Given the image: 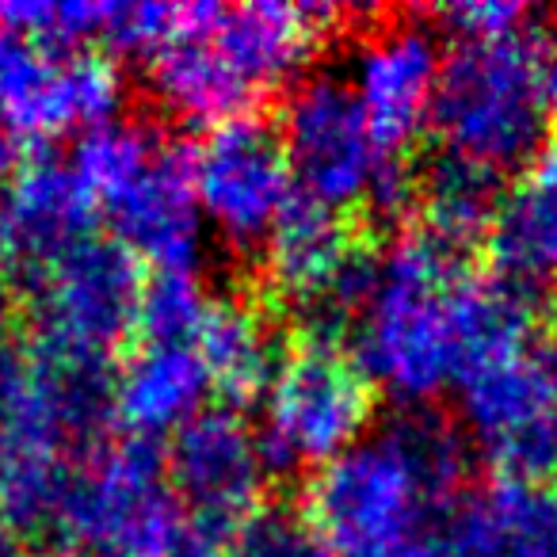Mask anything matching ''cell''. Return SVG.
<instances>
[{
    "label": "cell",
    "instance_id": "obj_11",
    "mask_svg": "<svg viewBox=\"0 0 557 557\" xmlns=\"http://www.w3.org/2000/svg\"><path fill=\"white\" fill-rule=\"evenodd\" d=\"M458 428L473 458L504 481H549L557 473V386L539 348L462 374Z\"/></svg>",
    "mask_w": 557,
    "mask_h": 557
},
{
    "label": "cell",
    "instance_id": "obj_2",
    "mask_svg": "<svg viewBox=\"0 0 557 557\" xmlns=\"http://www.w3.org/2000/svg\"><path fill=\"white\" fill-rule=\"evenodd\" d=\"M470 275L462 248L409 222L371 252V278L348 329V348L397 409H424L458 386L455 295Z\"/></svg>",
    "mask_w": 557,
    "mask_h": 557
},
{
    "label": "cell",
    "instance_id": "obj_22",
    "mask_svg": "<svg viewBox=\"0 0 557 557\" xmlns=\"http://www.w3.org/2000/svg\"><path fill=\"white\" fill-rule=\"evenodd\" d=\"M214 295L199 271H157L146 278V295L138 310V333L149 341H187L195 344Z\"/></svg>",
    "mask_w": 557,
    "mask_h": 557
},
{
    "label": "cell",
    "instance_id": "obj_16",
    "mask_svg": "<svg viewBox=\"0 0 557 557\" xmlns=\"http://www.w3.org/2000/svg\"><path fill=\"white\" fill-rule=\"evenodd\" d=\"M493 271L546 302L557 295V134L508 180L485 233Z\"/></svg>",
    "mask_w": 557,
    "mask_h": 557
},
{
    "label": "cell",
    "instance_id": "obj_13",
    "mask_svg": "<svg viewBox=\"0 0 557 557\" xmlns=\"http://www.w3.org/2000/svg\"><path fill=\"white\" fill-rule=\"evenodd\" d=\"M443 54L440 32L420 20L374 24L351 47L344 77L389 157H405L420 134L432 131Z\"/></svg>",
    "mask_w": 557,
    "mask_h": 557
},
{
    "label": "cell",
    "instance_id": "obj_1",
    "mask_svg": "<svg viewBox=\"0 0 557 557\" xmlns=\"http://www.w3.org/2000/svg\"><path fill=\"white\" fill-rule=\"evenodd\" d=\"M473 450L440 409H394L310 473L306 519L333 557H389L443 531L466 500Z\"/></svg>",
    "mask_w": 557,
    "mask_h": 557
},
{
    "label": "cell",
    "instance_id": "obj_29",
    "mask_svg": "<svg viewBox=\"0 0 557 557\" xmlns=\"http://www.w3.org/2000/svg\"><path fill=\"white\" fill-rule=\"evenodd\" d=\"M16 356H20V336H16V329H12L9 310L0 306V382L9 379L12 363H16Z\"/></svg>",
    "mask_w": 557,
    "mask_h": 557
},
{
    "label": "cell",
    "instance_id": "obj_10",
    "mask_svg": "<svg viewBox=\"0 0 557 557\" xmlns=\"http://www.w3.org/2000/svg\"><path fill=\"white\" fill-rule=\"evenodd\" d=\"M275 131L287 149L298 195L341 214L363 207L374 176L389 161L348 77L333 70L306 73L287 88Z\"/></svg>",
    "mask_w": 557,
    "mask_h": 557
},
{
    "label": "cell",
    "instance_id": "obj_28",
    "mask_svg": "<svg viewBox=\"0 0 557 557\" xmlns=\"http://www.w3.org/2000/svg\"><path fill=\"white\" fill-rule=\"evenodd\" d=\"M16 161H20L16 146L0 138V199H4V187H9V176H12V169H16ZM4 271H9V245H4V222H0V275H4Z\"/></svg>",
    "mask_w": 557,
    "mask_h": 557
},
{
    "label": "cell",
    "instance_id": "obj_15",
    "mask_svg": "<svg viewBox=\"0 0 557 557\" xmlns=\"http://www.w3.org/2000/svg\"><path fill=\"white\" fill-rule=\"evenodd\" d=\"M210 379L199 348L187 341L134 336L115 363V424L138 440H169L210 401Z\"/></svg>",
    "mask_w": 557,
    "mask_h": 557
},
{
    "label": "cell",
    "instance_id": "obj_18",
    "mask_svg": "<svg viewBox=\"0 0 557 557\" xmlns=\"http://www.w3.org/2000/svg\"><path fill=\"white\" fill-rule=\"evenodd\" d=\"M458 557H557V485L504 481L470 488L450 516Z\"/></svg>",
    "mask_w": 557,
    "mask_h": 557
},
{
    "label": "cell",
    "instance_id": "obj_19",
    "mask_svg": "<svg viewBox=\"0 0 557 557\" xmlns=\"http://www.w3.org/2000/svg\"><path fill=\"white\" fill-rule=\"evenodd\" d=\"M195 348L207 367L214 405L240 409L248 401H260L287 344H278V333L263 306L248 298L214 295L207 321L195 336Z\"/></svg>",
    "mask_w": 557,
    "mask_h": 557
},
{
    "label": "cell",
    "instance_id": "obj_31",
    "mask_svg": "<svg viewBox=\"0 0 557 557\" xmlns=\"http://www.w3.org/2000/svg\"><path fill=\"white\" fill-rule=\"evenodd\" d=\"M539 356H542V363H546L549 379H554V386H557V321L546 329V336H542V344H539Z\"/></svg>",
    "mask_w": 557,
    "mask_h": 557
},
{
    "label": "cell",
    "instance_id": "obj_23",
    "mask_svg": "<svg viewBox=\"0 0 557 557\" xmlns=\"http://www.w3.org/2000/svg\"><path fill=\"white\" fill-rule=\"evenodd\" d=\"M230 557H333L306 511L287 504H263L240 527L225 534Z\"/></svg>",
    "mask_w": 557,
    "mask_h": 557
},
{
    "label": "cell",
    "instance_id": "obj_8",
    "mask_svg": "<svg viewBox=\"0 0 557 557\" xmlns=\"http://www.w3.org/2000/svg\"><path fill=\"white\" fill-rule=\"evenodd\" d=\"M187 176L202 225L237 252H260L298 199L283 138L256 111L207 126L187 149Z\"/></svg>",
    "mask_w": 557,
    "mask_h": 557
},
{
    "label": "cell",
    "instance_id": "obj_4",
    "mask_svg": "<svg viewBox=\"0 0 557 557\" xmlns=\"http://www.w3.org/2000/svg\"><path fill=\"white\" fill-rule=\"evenodd\" d=\"M111 237L146 271H199L202 225L187 176V149L172 146L157 126L108 119L81 134L70 153Z\"/></svg>",
    "mask_w": 557,
    "mask_h": 557
},
{
    "label": "cell",
    "instance_id": "obj_9",
    "mask_svg": "<svg viewBox=\"0 0 557 557\" xmlns=\"http://www.w3.org/2000/svg\"><path fill=\"white\" fill-rule=\"evenodd\" d=\"M146 268L115 237H88L70 256L24 283L32 341L81 356L115 359L138 333Z\"/></svg>",
    "mask_w": 557,
    "mask_h": 557
},
{
    "label": "cell",
    "instance_id": "obj_26",
    "mask_svg": "<svg viewBox=\"0 0 557 557\" xmlns=\"http://www.w3.org/2000/svg\"><path fill=\"white\" fill-rule=\"evenodd\" d=\"M141 557H230V554H225L222 531H210V527L180 516Z\"/></svg>",
    "mask_w": 557,
    "mask_h": 557
},
{
    "label": "cell",
    "instance_id": "obj_12",
    "mask_svg": "<svg viewBox=\"0 0 557 557\" xmlns=\"http://www.w3.org/2000/svg\"><path fill=\"white\" fill-rule=\"evenodd\" d=\"M172 500L187 519L230 534L256 508L271 481V462L256 424L230 405H207L164 443Z\"/></svg>",
    "mask_w": 557,
    "mask_h": 557
},
{
    "label": "cell",
    "instance_id": "obj_7",
    "mask_svg": "<svg viewBox=\"0 0 557 557\" xmlns=\"http://www.w3.org/2000/svg\"><path fill=\"white\" fill-rule=\"evenodd\" d=\"M271 298L298 318V336L348 344L371 278V252L359 245L348 214L298 195L260 248Z\"/></svg>",
    "mask_w": 557,
    "mask_h": 557
},
{
    "label": "cell",
    "instance_id": "obj_27",
    "mask_svg": "<svg viewBox=\"0 0 557 557\" xmlns=\"http://www.w3.org/2000/svg\"><path fill=\"white\" fill-rule=\"evenodd\" d=\"M35 54V42L27 35H20L9 20L0 16V119L9 111L12 96H16V85L24 77L27 62Z\"/></svg>",
    "mask_w": 557,
    "mask_h": 557
},
{
    "label": "cell",
    "instance_id": "obj_30",
    "mask_svg": "<svg viewBox=\"0 0 557 557\" xmlns=\"http://www.w3.org/2000/svg\"><path fill=\"white\" fill-rule=\"evenodd\" d=\"M0 557H35L32 546H27V534L9 527L0 519Z\"/></svg>",
    "mask_w": 557,
    "mask_h": 557
},
{
    "label": "cell",
    "instance_id": "obj_32",
    "mask_svg": "<svg viewBox=\"0 0 557 557\" xmlns=\"http://www.w3.org/2000/svg\"><path fill=\"white\" fill-rule=\"evenodd\" d=\"M62 557H100V554H77V549H65Z\"/></svg>",
    "mask_w": 557,
    "mask_h": 557
},
{
    "label": "cell",
    "instance_id": "obj_24",
    "mask_svg": "<svg viewBox=\"0 0 557 557\" xmlns=\"http://www.w3.org/2000/svg\"><path fill=\"white\" fill-rule=\"evenodd\" d=\"M184 4H157V0H103V54L153 58L172 39Z\"/></svg>",
    "mask_w": 557,
    "mask_h": 557
},
{
    "label": "cell",
    "instance_id": "obj_21",
    "mask_svg": "<svg viewBox=\"0 0 557 557\" xmlns=\"http://www.w3.org/2000/svg\"><path fill=\"white\" fill-rule=\"evenodd\" d=\"M504 187H508V180L496 176L485 164L466 161L450 149H435L424 164H417L412 222L466 252L473 240L485 245Z\"/></svg>",
    "mask_w": 557,
    "mask_h": 557
},
{
    "label": "cell",
    "instance_id": "obj_3",
    "mask_svg": "<svg viewBox=\"0 0 557 557\" xmlns=\"http://www.w3.org/2000/svg\"><path fill=\"white\" fill-rule=\"evenodd\" d=\"M557 27L539 16L504 39L450 42L432 131L440 149L511 180L554 138Z\"/></svg>",
    "mask_w": 557,
    "mask_h": 557
},
{
    "label": "cell",
    "instance_id": "obj_20",
    "mask_svg": "<svg viewBox=\"0 0 557 557\" xmlns=\"http://www.w3.org/2000/svg\"><path fill=\"white\" fill-rule=\"evenodd\" d=\"M542 333V298L523 290L511 278L485 271L466 275L455 295V336L462 374L500 359L523 356L539 348ZM458 374V379H462Z\"/></svg>",
    "mask_w": 557,
    "mask_h": 557
},
{
    "label": "cell",
    "instance_id": "obj_6",
    "mask_svg": "<svg viewBox=\"0 0 557 557\" xmlns=\"http://www.w3.org/2000/svg\"><path fill=\"white\" fill-rule=\"evenodd\" d=\"M180 516L161 443L123 432L73 462L50 534L77 554L141 557Z\"/></svg>",
    "mask_w": 557,
    "mask_h": 557
},
{
    "label": "cell",
    "instance_id": "obj_14",
    "mask_svg": "<svg viewBox=\"0 0 557 557\" xmlns=\"http://www.w3.org/2000/svg\"><path fill=\"white\" fill-rule=\"evenodd\" d=\"M0 222L9 245V271L32 283L77 245L96 237L100 210L70 157L35 149L20 153L12 169L0 199Z\"/></svg>",
    "mask_w": 557,
    "mask_h": 557
},
{
    "label": "cell",
    "instance_id": "obj_17",
    "mask_svg": "<svg viewBox=\"0 0 557 557\" xmlns=\"http://www.w3.org/2000/svg\"><path fill=\"white\" fill-rule=\"evenodd\" d=\"M146 73L149 92L161 103L164 115L202 126V131L225 123V119L252 115L256 108L218 58L214 42L202 27V4H184L176 32L146 62Z\"/></svg>",
    "mask_w": 557,
    "mask_h": 557
},
{
    "label": "cell",
    "instance_id": "obj_5",
    "mask_svg": "<svg viewBox=\"0 0 557 557\" xmlns=\"http://www.w3.org/2000/svg\"><path fill=\"white\" fill-rule=\"evenodd\" d=\"M263 455L275 473L321 470L374 428V386L344 341L298 336L260 394Z\"/></svg>",
    "mask_w": 557,
    "mask_h": 557
},
{
    "label": "cell",
    "instance_id": "obj_25",
    "mask_svg": "<svg viewBox=\"0 0 557 557\" xmlns=\"http://www.w3.org/2000/svg\"><path fill=\"white\" fill-rule=\"evenodd\" d=\"M435 20L443 35H450V42H485L527 27L534 12L523 4H504V0H462V4L435 9Z\"/></svg>",
    "mask_w": 557,
    "mask_h": 557
}]
</instances>
